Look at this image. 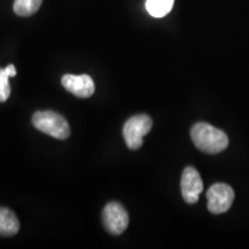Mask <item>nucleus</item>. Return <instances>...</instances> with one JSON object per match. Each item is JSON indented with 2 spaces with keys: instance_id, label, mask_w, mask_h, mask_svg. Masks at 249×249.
<instances>
[{
  "instance_id": "f257e3e1",
  "label": "nucleus",
  "mask_w": 249,
  "mask_h": 249,
  "mask_svg": "<svg viewBox=\"0 0 249 249\" xmlns=\"http://www.w3.org/2000/svg\"><path fill=\"white\" fill-rule=\"evenodd\" d=\"M191 138L195 147L205 154H219L229 145L226 134L207 123L195 124L191 129Z\"/></svg>"
},
{
  "instance_id": "f03ea898",
  "label": "nucleus",
  "mask_w": 249,
  "mask_h": 249,
  "mask_svg": "<svg viewBox=\"0 0 249 249\" xmlns=\"http://www.w3.org/2000/svg\"><path fill=\"white\" fill-rule=\"evenodd\" d=\"M33 124L39 132L58 140L67 139L71 134L67 120L53 111L36 112L33 116Z\"/></svg>"
},
{
  "instance_id": "7ed1b4c3",
  "label": "nucleus",
  "mask_w": 249,
  "mask_h": 249,
  "mask_svg": "<svg viewBox=\"0 0 249 249\" xmlns=\"http://www.w3.org/2000/svg\"><path fill=\"white\" fill-rule=\"evenodd\" d=\"M152 128V120L147 114H138L129 118L124 124L123 135L127 147L132 150H138L143 144V136Z\"/></svg>"
},
{
  "instance_id": "20e7f679",
  "label": "nucleus",
  "mask_w": 249,
  "mask_h": 249,
  "mask_svg": "<svg viewBox=\"0 0 249 249\" xmlns=\"http://www.w3.org/2000/svg\"><path fill=\"white\" fill-rule=\"evenodd\" d=\"M208 210L213 214L226 213L231 208L234 200V192L232 187L226 183H214L207 192Z\"/></svg>"
},
{
  "instance_id": "39448f33",
  "label": "nucleus",
  "mask_w": 249,
  "mask_h": 249,
  "mask_svg": "<svg viewBox=\"0 0 249 249\" xmlns=\"http://www.w3.org/2000/svg\"><path fill=\"white\" fill-rule=\"evenodd\" d=\"M105 230L112 235H120L126 231L129 218L124 208L118 202H111L104 208L102 213Z\"/></svg>"
},
{
  "instance_id": "423d86ee",
  "label": "nucleus",
  "mask_w": 249,
  "mask_h": 249,
  "mask_svg": "<svg viewBox=\"0 0 249 249\" xmlns=\"http://www.w3.org/2000/svg\"><path fill=\"white\" fill-rule=\"evenodd\" d=\"M181 194L183 200L188 204H194L198 201L200 194L203 191V182L194 167L188 166L183 170L181 177Z\"/></svg>"
},
{
  "instance_id": "0eeeda50",
  "label": "nucleus",
  "mask_w": 249,
  "mask_h": 249,
  "mask_svg": "<svg viewBox=\"0 0 249 249\" xmlns=\"http://www.w3.org/2000/svg\"><path fill=\"white\" fill-rule=\"evenodd\" d=\"M65 89L79 98H88L95 92V83L89 75H73L67 74L61 79Z\"/></svg>"
},
{
  "instance_id": "6e6552de",
  "label": "nucleus",
  "mask_w": 249,
  "mask_h": 249,
  "mask_svg": "<svg viewBox=\"0 0 249 249\" xmlns=\"http://www.w3.org/2000/svg\"><path fill=\"white\" fill-rule=\"evenodd\" d=\"M20 230L18 217L7 208H0V236L15 235Z\"/></svg>"
},
{
  "instance_id": "1a4fd4ad",
  "label": "nucleus",
  "mask_w": 249,
  "mask_h": 249,
  "mask_svg": "<svg viewBox=\"0 0 249 249\" xmlns=\"http://www.w3.org/2000/svg\"><path fill=\"white\" fill-rule=\"evenodd\" d=\"M174 0H147L145 8L154 18H164L172 11Z\"/></svg>"
},
{
  "instance_id": "9d476101",
  "label": "nucleus",
  "mask_w": 249,
  "mask_h": 249,
  "mask_svg": "<svg viewBox=\"0 0 249 249\" xmlns=\"http://www.w3.org/2000/svg\"><path fill=\"white\" fill-rule=\"evenodd\" d=\"M17 75V68L14 65H8L7 67L0 68V102H6L11 95L9 77Z\"/></svg>"
},
{
  "instance_id": "9b49d317",
  "label": "nucleus",
  "mask_w": 249,
  "mask_h": 249,
  "mask_svg": "<svg viewBox=\"0 0 249 249\" xmlns=\"http://www.w3.org/2000/svg\"><path fill=\"white\" fill-rule=\"evenodd\" d=\"M43 0H15L13 9L18 17H30L38 11Z\"/></svg>"
}]
</instances>
